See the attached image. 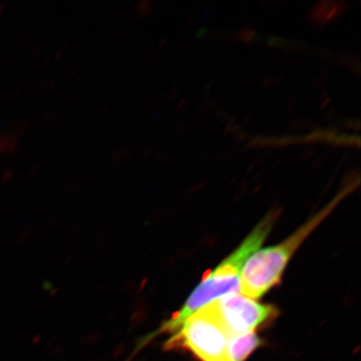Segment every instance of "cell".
Here are the masks:
<instances>
[{"label":"cell","instance_id":"cell-1","mask_svg":"<svg viewBox=\"0 0 361 361\" xmlns=\"http://www.w3.org/2000/svg\"><path fill=\"white\" fill-rule=\"evenodd\" d=\"M360 183L358 172L356 175L353 173L344 179L336 196L322 210L311 216L288 238L276 245L259 249L252 254L242 269L240 293L249 298L257 299L277 286L283 276L285 268L299 247L302 245L311 233L314 231L318 225L322 224L325 218L329 217L343 199L357 189Z\"/></svg>","mask_w":361,"mask_h":361},{"label":"cell","instance_id":"cell-2","mask_svg":"<svg viewBox=\"0 0 361 361\" xmlns=\"http://www.w3.org/2000/svg\"><path fill=\"white\" fill-rule=\"evenodd\" d=\"M280 214L281 209H271L242 243L204 277L200 284L190 294L184 305L161 325L159 334H173L189 316L204 306L230 294L240 293V276L244 264L268 238Z\"/></svg>","mask_w":361,"mask_h":361},{"label":"cell","instance_id":"cell-3","mask_svg":"<svg viewBox=\"0 0 361 361\" xmlns=\"http://www.w3.org/2000/svg\"><path fill=\"white\" fill-rule=\"evenodd\" d=\"M230 336L208 304L180 324L166 342V348L188 351L199 361H226Z\"/></svg>","mask_w":361,"mask_h":361},{"label":"cell","instance_id":"cell-4","mask_svg":"<svg viewBox=\"0 0 361 361\" xmlns=\"http://www.w3.org/2000/svg\"><path fill=\"white\" fill-rule=\"evenodd\" d=\"M230 336L256 332L274 322L279 310L240 293L230 294L210 303Z\"/></svg>","mask_w":361,"mask_h":361},{"label":"cell","instance_id":"cell-5","mask_svg":"<svg viewBox=\"0 0 361 361\" xmlns=\"http://www.w3.org/2000/svg\"><path fill=\"white\" fill-rule=\"evenodd\" d=\"M262 343V339L256 332L231 336L228 341L226 361H246Z\"/></svg>","mask_w":361,"mask_h":361},{"label":"cell","instance_id":"cell-6","mask_svg":"<svg viewBox=\"0 0 361 361\" xmlns=\"http://www.w3.org/2000/svg\"><path fill=\"white\" fill-rule=\"evenodd\" d=\"M18 141L14 135H0V154H9L16 149Z\"/></svg>","mask_w":361,"mask_h":361},{"label":"cell","instance_id":"cell-7","mask_svg":"<svg viewBox=\"0 0 361 361\" xmlns=\"http://www.w3.org/2000/svg\"><path fill=\"white\" fill-rule=\"evenodd\" d=\"M11 177H13V171L6 170L4 174L2 175L1 180H4V182H8V180L11 179Z\"/></svg>","mask_w":361,"mask_h":361},{"label":"cell","instance_id":"cell-8","mask_svg":"<svg viewBox=\"0 0 361 361\" xmlns=\"http://www.w3.org/2000/svg\"><path fill=\"white\" fill-rule=\"evenodd\" d=\"M4 4H2L1 6H0V13H2V11H4Z\"/></svg>","mask_w":361,"mask_h":361}]
</instances>
